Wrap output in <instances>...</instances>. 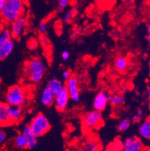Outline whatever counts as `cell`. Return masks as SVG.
I'll list each match as a JSON object with an SVG mask.
<instances>
[{
	"label": "cell",
	"mask_w": 150,
	"mask_h": 151,
	"mask_svg": "<svg viewBox=\"0 0 150 151\" xmlns=\"http://www.w3.org/2000/svg\"><path fill=\"white\" fill-rule=\"evenodd\" d=\"M24 0H5V4L0 14L7 23H12L22 17L25 12Z\"/></svg>",
	"instance_id": "1"
},
{
	"label": "cell",
	"mask_w": 150,
	"mask_h": 151,
	"mask_svg": "<svg viewBox=\"0 0 150 151\" xmlns=\"http://www.w3.org/2000/svg\"><path fill=\"white\" fill-rule=\"evenodd\" d=\"M45 73L46 65L40 58H32L26 64L25 74L32 83H38L41 81Z\"/></svg>",
	"instance_id": "2"
},
{
	"label": "cell",
	"mask_w": 150,
	"mask_h": 151,
	"mask_svg": "<svg viewBox=\"0 0 150 151\" xmlns=\"http://www.w3.org/2000/svg\"><path fill=\"white\" fill-rule=\"evenodd\" d=\"M5 98L11 106H23L27 101V94L23 86L14 85L8 90Z\"/></svg>",
	"instance_id": "3"
},
{
	"label": "cell",
	"mask_w": 150,
	"mask_h": 151,
	"mask_svg": "<svg viewBox=\"0 0 150 151\" xmlns=\"http://www.w3.org/2000/svg\"><path fill=\"white\" fill-rule=\"evenodd\" d=\"M35 137L39 138L44 135L50 129V124L47 117L43 114H38L33 118L29 125Z\"/></svg>",
	"instance_id": "4"
},
{
	"label": "cell",
	"mask_w": 150,
	"mask_h": 151,
	"mask_svg": "<svg viewBox=\"0 0 150 151\" xmlns=\"http://www.w3.org/2000/svg\"><path fill=\"white\" fill-rule=\"evenodd\" d=\"M83 125L88 129L98 128L102 123V116L101 111L93 110L85 114L83 118Z\"/></svg>",
	"instance_id": "5"
},
{
	"label": "cell",
	"mask_w": 150,
	"mask_h": 151,
	"mask_svg": "<svg viewBox=\"0 0 150 151\" xmlns=\"http://www.w3.org/2000/svg\"><path fill=\"white\" fill-rule=\"evenodd\" d=\"M11 33L13 38H20L24 35L25 32L28 27L27 19L24 17H20L11 23Z\"/></svg>",
	"instance_id": "6"
},
{
	"label": "cell",
	"mask_w": 150,
	"mask_h": 151,
	"mask_svg": "<svg viewBox=\"0 0 150 151\" xmlns=\"http://www.w3.org/2000/svg\"><path fill=\"white\" fill-rule=\"evenodd\" d=\"M70 96L67 87H63L58 93L55 95L54 103L56 108L60 111H65L69 101Z\"/></svg>",
	"instance_id": "7"
},
{
	"label": "cell",
	"mask_w": 150,
	"mask_h": 151,
	"mask_svg": "<svg viewBox=\"0 0 150 151\" xmlns=\"http://www.w3.org/2000/svg\"><path fill=\"white\" fill-rule=\"evenodd\" d=\"M123 150L140 151L144 150V144L137 136H131L123 142Z\"/></svg>",
	"instance_id": "8"
},
{
	"label": "cell",
	"mask_w": 150,
	"mask_h": 151,
	"mask_svg": "<svg viewBox=\"0 0 150 151\" xmlns=\"http://www.w3.org/2000/svg\"><path fill=\"white\" fill-rule=\"evenodd\" d=\"M67 89L69 93L70 98L75 102L80 100V90L78 87V80L76 77H70L67 81Z\"/></svg>",
	"instance_id": "9"
},
{
	"label": "cell",
	"mask_w": 150,
	"mask_h": 151,
	"mask_svg": "<svg viewBox=\"0 0 150 151\" xmlns=\"http://www.w3.org/2000/svg\"><path fill=\"white\" fill-rule=\"evenodd\" d=\"M10 106L7 102L0 101V126H8L13 124L10 116Z\"/></svg>",
	"instance_id": "10"
},
{
	"label": "cell",
	"mask_w": 150,
	"mask_h": 151,
	"mask_svg": "<svg viewBox=\"0 0 150 151\" xmlns=\"http://www.w3.org/2000/svg\"><path fill=\"white\" fill-rule=\"evenodd\" d=\"M109 102V96L106 92H100L95 96L93 101V108L98 111H103Z\"/></svg>",
	"instance_id": "11"
},
{
	"label": "cell",
	"mask_w": 150,
	"mask_h": 151,
	"mask_svg": "<svg viewBox=\"0 0 150 151\" xmlns=\"http://www.w3.org/2000/svg\"><path fill=\"white\" fill-rule=\"evenodd\" d=\"M21 133L24 135L27 141V148L28 149H34L37 145V137L34 135L29 126H25L23 129V131Z\"/></svg>",
	"instance_id": "12"
},
{
	"label": "cell",
	"mask_w": 150,
	"mask_h": 151,
	"mask_svg": "<svg viewBox=\"0 0 150 151\" xmlns=\"http://www.w3.org/2000/svg\"><path fill=\"white\" fill-rule=\"evenodd\" d=\"M14 47V42L12 39L8 40L0 46V60L8 58L12 53Z\"/></svg>",
	"instance_id": "13"
},
{
	"label": "cell",
	"mask_w": 150,
	"mask_h": 151,
	"mask_svg": "<svg viewBox=\"0 0 150 151\" xmlns=\"http://www.w3.org/2000/svg\"><path fill=\"white\" fill-rule=\"evenodd\" d=\"M54 97L55 95L53 94L47 87H45L41 92V103L44 106H51L54 103Z\"/></svg>",
	"instance_id": "14"
},
{
	"label": "cell",
	"mask_w": 150,
	"mask_h": 151,
	"mask_svg": "<svg viewBox=\"0 0 150 151\" xmlns=\"http://www.w3.org/2000/svg\"><path fill=\"white\" fill-rule=\"evenodd\" d=\"M47 88L53 94L56 95L64 87L63 83L57 78H52L47 83Z\"/></svg>",
	"instance_id": "15"
},
{
	"label": "cell",
	"mask_w": 150,
	"mask_h": 151,
	"mask_svg": "<svg viewBox=\"0 0 150 151\" xmlns=\"http://www.w3.org/2000/svg\"><path fill=\"white\" fill-rule=\"evenodd\" d=\"M139 134L141 138L150 141V116L141 123L139 128Z\"/></svg>",
	"instance_id": "16"
},
{
	"label": "cell",
	"mask_w": 150,
	"mask_h": 151,
	"mask_svg": "<svg viewBox=\"0 0 150 151\" xmlns=\"http://www.w3.org/2000/svg\"><path fill=\"white\" fill-rule=\"evenodd\" d=\"M10 116L13 123L20 121L23 116L22 106H10Z\"/></svg>",
	"instance_id": "17"
},
{
	"label": "cell",
	"mask_w": 150,
	"mask_h": 151,
	"mask_svg": "<svg viewBox=\"0 0 150 151\" xmlns=\"http://www.w3.org/2000/svg\"><path fill=\"white\" fill-rule=\"evenodd\" d=\"M14 145L15 147L20 150H24L27 148V141L22 133H20L15 137L14 140Z\"/></svg>",
	"instance_id": "18"
},
{
	"label": "cell",
	"mask_w": 150,
	"mask_h": 151,
	"mask_svg": "<svg viewBox=\"0 0 150 151\" xmlns=\"http://www.w3.org/2000/svg\"><path fill=\"white\" fill-rule=\"evenodd\" d=\"M82 150H86V151H95L98 150L100 149L99 147V144L97 141L95 140H90L88 141L83 145L82 147Z\"/></svg>",
	"instance_id": "19"
},
{
	"label": "cell",
	"mask_w": 150,
	"mask_h": 151,
	"mask_svg": "<svg viewBox=\"0 0 150 151\" xmlns=\"http://www.w3.org/2000/svg\"><path fill=\"white\" fill-rule=\"evenodd\" d=\"M128 64V60L126 57H119L115 61L116 68L119 71H125L127 68Z\"/></svg>",
	"instance_id": "20"
},
{
	"label": "cell",
	"mask_w": 150,
	"mask_h": 151,
	"mask_svg": "<svg viewBox=\"0 0 150 151\" xmlns=\"http://www.w3.org/2000/svg\"><path fill=\"white\" fill-rule=\"evenodd\" d=\"M125 99L121 95H112L109 96V102L113 106H121L123 105Z\"/></svg>",
	"instance_id": "21"
},
{
	"label": "cell",
	"mask_w": 150,
	"mask_h": 151,
	"mask_svg": "<svg viewBox=\"0 0 150 151\" xmlns=\"http://www.w3.org/2000/svg\"><path fill=\"white\" fill-rule=\"evenodd\" d=\"M11 38L12 35L10 30L4 28L0 29V46L6 41L11 39Z\"/></svg>",
	"instance_id": "22"
},
{
	"label": "cell",
	"mask_w": 150,
	"mask_h": 151,
	"mask_svg": "<svg viewBox=\"0 0 150 151\" xmlns=\"http://www.w3.org/2000/svg\"><path fill=\"white\" fill-rule=\"evenodd\" d=\"M131 126V121L129 119H123L117 125V129L119 132H126L129 129Z\"/></svg>",
	"instance_id": "23"
},
{
	"label": "cell",
	"mask_w": 150,
	"mask_h": 151,
	"mask_svg": "<svg viewBox=\"0 0 150 151\" xmlns=\"http://www.w3.org/2000/svg\"><path fill=\"white\" fill-rule=\"evenodd\" d=\"M111 147L110 150H121L123 149V143L119 140L114 141V143L111 145Z\"/></svg>",
	"instance_id": "24"
},
{
	"label": "cell",
	"mask_w": 150,
	"mask_h": 151,
	"mask_svg": "<svg viewBox=\"0 0 150 151\" xmlns=\"http://www.w3.org/2000/svg\"><path fill=\"white\" fill-rule=\"evenodd\" d=\"M70 0H58V8L60 11H63L68 7Z\"/></svg>",
	"instance_id": "25"
},
{
	"label": "cell",
	"mask_w": 150,
	"mask_h": 151,
	"mask_svg": "<svg viewBox=\"0 0 150 151\" xmlns=\"http://www.w3.org/2000/svg\"><path fill=\"white\" fill-rule=\"evenodd\" d=\"M72 18H74L72 14V10L68 11V12L65 14L64 16H63L62 21L64 22V23H68L69 21H71V20Z\"/></svg>",
	"instance_id": "26"
},
{
	"label": "cell",
	"mask_w": 150,
	"mask_h": 151,
	"mask_svg": "<svg viewBox=\"0 0 150 151\" xmlns=\"http://www.w3.org/2000/svg\"><path fill=\"white\" fill-rule=\"evenodd\" d=\"M7 140V134L4 130L0 129V146L3 145Z\"/></svg>",
	"instance_id": "27"
},
{
	"label": "cell",
	"mask_w": 150,
	"mask_h": 151,
	"mask_svg": "<svg viewBox=\"0 0 150 151\" xmlns=\"http://www.w3.org/2000/svg\"><path fill=\"white\" fill-rule=\"evenodd\" d=\"M143 114H144V112H143L142 110H138L137 113L136 114H134V116H132L131 120L133 122H138L139 120L141 119V117L143 116Z\"/></svg>",
	"instance_id": "28"
},
{
	"label": "cell",
	"mask_w": 150,
	"mask_h": 151,
	"mask_svg": "<svg viewBox=\"0 0 150 151\" xmlns=\"http://www.w3.org/2000/svg\"><path fill=\"white\" fill-rule=\"evenodd\" d=\"M47 30V24L46 22H41L38 26V31L41 32V34H44Z\"/></svg>",
	"instance_id": "29"
},
{
	"label": "cell",
	"mask_w": 150,
	"mask_h": 151,
	"mask_svg": "<svg viewBox=\"0 0 150 151\" xmlns=\"http://www.w3.org/2000/svg\"><path fill=\"white\" fill-rule=\"evenodd\" d=\"M71 77V72H70L68 70H65L62 72V78L64 80L68 81V79H69V78Z\"/></svg>",
	"instance_id": "30"
},
{
	"label": "cell",
	"mask_w": 150,
	"mask_h": 151,
	"mask_svg": "<svg viewBox=\"0 0 150 151\" xmlns=\"http://www.w3.org/2000/svg\"><path fill=\"white\" fill-rule=\"evenodd\" d=\"M69 57L70 53L68 51H67V50H65V51H63L62 53V59L63 60H65V61L68 60V59H69Z\"/></svg>",
	"instance_id": "31"
},
{
	"label": "cell",
	"mask_w": 150,
	"mask_h": 151,
	"mask_svg": "<svg viewBox=\"0 0 150 151\" xmlns=\"http://www.w3.org/2000/svg\"><path fill=\"white\" fill-rule=\"evenodd\" d=\"M41 42H42V44H43L44 45H47L48 44L47 38L45 36H44V35H42V36L41 37Z\"/></svg>",
	"instance_id": "32"
},
{
	"label": "cell",
	"mask_w": 150,
	"mask_h": 151,
	"mask_svg": "<svg viewBox=\"0 0 150 151\" xmlns=\"http://www.w3.org/2000/svg\"><path fill=\"white\" fill-rule=\"evenodd\" d=\"M5 4V0H0V12H2Z\"/></svg>",
	"instance_id": "33"
},
{
	"label": "cell",
	"mask_w": 150,
	"mask_h": 151,
	"mask_svg": "<svg viewBox=\"0 0 150 151\" xmlns=\"http://www.w3.org/2000/svg\"><path fill=\"white\" fill-rule=\"evenodd\" d=\"M147 94H148L149 98H150V79L148 81V85H147Z\"/></svg>",
	"instance_id": "34"
},
{
	"label": "cell",
	"mask_w": 150,
	"mask_h": 151,
	"mask_svg": "<svg viewBox=\"0 0 150 151\" xmlns=\"http://www.w3.org/2000/svg\"><path fill=\"white\" fill-rule=\"evenodd\" d=\"M72 14H73V17H76L78 14V10L77 9H72Z\"/></svg>",
	"instance_id": "35"
},
{
	"label": "cell",
	"mask_w": 150,
	"mask_h": 151,
	"mask_svg": "<svg viewBox=\"0 0 150 151\" xmlns=\"http://www.w3.org/2000/svg\"><path fill=\"white\" fill-rule=\"evenodd\" d=\"M146 38L148 42H150V32H148V33L146 34Z\"/></svg>",
	"instance_id": "36"
},
{
	"label": "cell",
	"mask_w": 150,
	"mask_h": 151,
	"mask_svg": "<svg viewBox=\"0 0 150 151\" xmlns=\"http://www.w3.org/2000/svg\"><path fill=\"white\" fill-rule=\"evenodd\" d=\"M147 29H148V32H150V20L147 24Z\"/></svg>",
	"instance_id": "37"
},
{
	"label": "cell",
	"mask_w": 150,
	"mask_h": 151,
	"mask_svg": "<svg viewBox=\"0 0 150 151\" xmlns=\"http://www.w3.org/2000/svg\"><path fill=\"white\" fill-rule=\"evenodd\" d=\"M147 105H148V108H149V109L150 110V98L149 99L148 102H147Z\"/></svg>",
	"instance_id": "38"
},
{
	"label": "cell",
	"mask_w": 150,
	"mask_h": 151,
	"mask_svg": "<svg viewBox=\"0 0 150 151\" xmlns=\"http://www.w3.org/2000/svg\"><path fill=\"white\" fill-rule=\"evenodd\" d=\"M149 69H150V60H149Z\"/></svg>",
	"instance_id": "39"
},
{
	"label": "cell",
	"mask_w": 150,
	"mask_h": 151,
	"mask_svg": "<svg viewBox=\"0 0 150 151\" xmlns=\"http://www.w3.org/2000/svg\"><path fill=\"white\" fill-rule=\"evenodd\" d=\"M148 2H149V5H150V0H148Z\"/></svg>",
	"instance_id": "40"
},
{
	"label": "cell",
	"mask_w": 150,
	"mask_h": 151,
	"mask_svg": "<svg viewBox=\"0 0 150 151\" xmlns=\"http://www.w3.org/2000/svg\"><path fill=\"white\" fill-rule=\"evenodd\" d=\"M24 1H25V2H26V1H29V0H24Z\"/></svg>",
	"instance_id": "41"
}]
</instances>
